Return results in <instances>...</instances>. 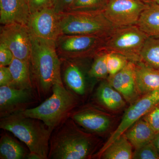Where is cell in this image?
I'll list each match as a JSON object with an SVG mask.
<instances>
[{
    "instance_id": "24",
    "label": "cell",
    "mask_w": 159,
    "mask_h": 159,
    "mask_svg": "<svg viewBox=\"0 0 159 159\" xmlns=\"http://www.w3.org/2000/svg\"><path fill=\"white\" fill-rule=\"evenodd\" d=\"M140 61L159 70V38L148 37L141 51Z\"/></svg>"
},
{
    "instance_id": "19",
    "label": "cell",
    "mask_w": 159,
    "mask_h": 159,
    "mask_svg": "<svg viewBox=\"0 0 159 159\" xmlns=\"http://www.w3.org/2000/svg\"><path fill=\"white\" fill-rule=\"evenodd\" d=\"M156 134L148 122L142 118L134 123L123 134L136 149L152 142Z\"/></svg>"
},
{
    "instance_id": "34",
    "label": "cell",
    "mask_w": 159,
    "mask_h": 159,
    "mask_svg": "<svg viewBox=\"0 0 159 159\" xmlns=\"http://www.w3.org/2000/svg\"><path fill=\"white\" fill-rule=\"evenodd\" d=\"M152 142H153L154 145L156 146L159 152V132L156 134Z\"/></svg>"
},
{
    "instance_id": "17",
    "label": "cell",
    "mask_w": 159,
    "mask_h": 159,
    "mask_svg": "<svg viewBox=\"0 0 159 159\" xmlns=\"http://www.w3.org/2000/svg\"><path fill=\"white\" fill-rule=\"evenodd\" d=\"M135 65L136 80L139 93L144 95L159 90V70L141 61L136 62Z\"/></svg>"
},
{
    "instance_id": "7",
    "label": "cell",
    "mask_w": 159,
    "mask_h": 159,
    "mask_svg": "<svg viewBox=\"0 0 159 159\" xmlns=\"http://www.w3.org/2000/svg\"><path fill=\"white\" fill-rule=\"evenodd\" d=\"M148 37L136 25L118 28L106 39L104 51L118 53L130 61L139 62L141 51Z\"/></svg>"
},
{
    "instance_id": "9",
    "label": "cell",
    "mask_w": 159,
    "mask_h": 159,
    "mask_svg": "<svg viewBox=\"0 0 159 159\" xmlns=\"http://www.w3.org/2000/svg\"><path fill=\"white\" fill-rule=\"evenodd\" d=\"M149 4L139 0H109L103 13L116 28L134 25Z\"/></svg>"
},
{
    "instance_id": "36",
    "label": "cell",
    "mask_w": 159,
    "mask_h": 159,
    "mask_svg": "<svg viewBox=\"0 0 159 159\" xmlns=\"http://www.w3.org/2000/svg\"><path fill=\"white\" fill-rule=\"evenodd\" d=\"M153 2L159 5V0H153Z\"/></svg>"
},
{
    "instance_id": "6",
    "label": "cell",
    "mask_w": 159,
    "mask_h": 159,
    "mask_svg": "<svg viewBox=\"0 0 159 159\" xmlns=\"http://www.w3.org/2000/svg\"><path fill=\"white\" fill-rule=\"evenodd\" d=\"M107 38L93 35L61 34L55 42L61 59H92L104 51Z\"/></svg>"
},
{
    "instance_id": "37",
    "label": "cell",
    "mask_w": 159,
    "mask_h": 159,
    "mask_svg": "<svg viewBox=\"0 0 159 159\" xmlns=\"http://www.w3.org/2000/svg\"><path fill=\"white\" fill-rule=\"evenodd\" d=\"M26 2H27V0H26Z\"/></svg>"
},
{
    "instance_id": "3",
    "label": "cell",
    "mask_w": 159,
    "mask_h": 159,
    "mask_svg": "<svg viewBox=\"0 0 159 159\" xmlns=\"http://www.w3.org/2000/svg\"><path fill=\"white\" fill-rule=\"evenodd\" d=\"M77 125L69 118L52 131L48 159H84L92 155L96 141Z\"/></svg>"
},
{
    "instance_id": "29",
    "label": "cell",
    "mask_w": 159,
    "mask_h": 159,
    "mask_svg": "<svg viewBox=\"0 0 159 159\" xmlns=\"http://www.w3.org/2000/svg\"><path fill=\"white\" fill-rule=\"evenodd\" d=\"M142 118L148 122L156 133L159 132V105L154 107Z\"/></svg>"
},
{
    "instance_id": "8",
    "label": "cell",
    "mask_w": 159,
    "mask_h": 159,
    "mask_svg": "<svg viewBox=\"0 0 159 159\" xmlns=\"http://www.w3.org/2000/svg\"><path fill=\"white\" fill-rule=\"evenodd\" d=\"M126 111L121 122L110 138L97 154L99 156L116 139L122 135L134 123L142 118L157 106L159 105V90L152 91L143 95L135 101Z\"/></svg>"
},
{
    "instance_id": "22",
    "label": "cell",
    "mask_w": 159,
    "mask_h": 159,
    "mask_svg": "<svg viewBox=\"0 0 159 159\" xmlns=\"http://www.w3.org/2000/svg\"><path fill=\"white\" fill-rule=\"evenodd\" d=\"M30 152L17 140L5 132L0 139V159H27Z\"/></svg>"
},
{
    "instance_id": "21",
    "label": "cell",
    "mask_w": 159,
    "mask_h": 159,
    "mask_svg": "<svg viewBox=\"0 0 159 159\" xmlns=\"http://www.w3.org/2000/svg\"><path fill=\"white\" fill-rule=\"evenodd\" d=\"M12 77L10 86L19 89H33L30 64L14 58L9 66Z\"/></svg>"
},
{
    "instance_id": "13",
    "label": "cell",
    "mask_w": 159,
    "mask_h": 159,
    "mask_svg": "<svg viewBox=\"0 0 159 159\" xmlns=\"http://www.w3.org/2000/svg\"><path fill=\"white\" fill-rule=\"evenodd\" d=\"M87 59H61L63 84L66 89L77 97L86 93L87 77H90L89 75L90 67L85 70L84 62Z\"/></svg>"
},
{
    "instance_id": "30",
    "label": "cell",
    "mask_w": 159,
    "mask_h": 159,
    "mask_svg": "<svg viewBox=\"0 0 159 159\" xmlns=\"http://www.w3.org/2000/svg\"><path fill=\"white\" fill-rule=\"evenodd\" d=\"M31 14L43 9L53 8L54 0H27Z\"/></svg>"
},
{
    "instance_id": "4",
    "label": "cell",
    "mask_w": 159,
    "mask_h": 159,
    "mask_svg": "<svg viewBox=\"0 0 159 159\" xmlns=\"http://www.w3.org/2000/svg\"><path fill=\"white\" fill-rule=\"evenodd\" d=\"M78 102V97L66 89L63 84H56L50 97L40 105L21 113L25 116L40 120L53 131L70 118Z\"/></svg>"
},
{
    "instance_id": "32",
    "label": "cell",
    "mask_w": 159,
    "mask_h": 159,
    "mask_svg": "<svg viewBox=\"0 0 159 159\" xmlns=\"http://www.w3.org/2000/svg\"><path fill=\"white\" fill-rule=\"evenodd\" d=\"M12 77L9 66H0V86H10Z\"/></svg>"
},
{
    "instance_id": "18",
    "label": "cell",
    "mask_w": 159,
    "mask_h": 159,
    "mask_svg": "<svg viewBox=\"0 0 159 159\" xmlns=\"http://www.w3.org/2000/svg\"><path fill=\"white\" fill-rule=\"evenodd\" d=\"M96 98L100 105L110 110H119L125 106L122 95L107 80L100 83L96 91Z\"/></svg>"
},
{
    "instance_id": "20",
    "label": "cell",
    "mask_w": 159,
    "mask_h": 159,
    "mask_svg": "<svg viewBox=\"0 0 159 159\" xmlns=\"http://www.w3.org/2000/svg\"><path fill=\"white\" fill-rule=\"evenodd\" d=\"M136 25L149 37L159 38V5L154 2L149 4Z\"/></svg>"
},
{
    "instance_id": "10",
    "label": "cell",
    "mask_w": 159,
    "mask_h": 159,
    "mask_svg": "<svg viewBox=\"0 0 159 159\" xmlns=\"http://www.w3.org/2000/svg\"><path fill=\"white\" fill-rule=\"evenodd\" d=\"M0 43L9 48L15 58L30 64L31 38L26 25L18 23L2 25L0 29Z\"/></svg>"
},
{
    "instance_id": "25",
    "label": "cell",
    "mask_w": 159,
    "mask_h": 159,
    "mask_svg": "<svg viewBox=\"0 0 159 159\" xmlns=\"http://www.w3.org/2000/svg\"><path fill=\"white\" fill-rule=\"evenodd\" d=\"M108 1L109 0H74L66 11L103 12Z\"/></svg>"
},
{
    "instance_id": "27",
    "label": "cell",
    "mask_w": 159,
    "mask_h": 159,
    "mask_svg": "<svg viewBox=\"0 0 159 159\" xmlns=\"http://www.w3.org/2000/svg\"><path fill=\"white\" fill-rule=\"evenodd\" d=\"M129 61L127 57L122 54L107 52V65L109 76H112L121 71L127 65Z\"/></svg>"
},
{
    "instance_id": "15",
    "label": "cell",
    "mask_w": 159,
    "mask_h": 159,
    "mask_svg": "<svg viewBox=\"0 0 159 159\" xmlns=\"http://www.w3.org/2000/svg\"><path fill=\"white\" fill-rule=\"evenodd\" d=\"M70 118L86 130L96 134L105 132L110 125V119L102 112L92 107L75 110Z\"/></svg>"
},
{
    "instance_id": "23",
    "label": "cell",
    "mask_w": 159,
    "mask_h": 159,
    "mask_svg": "<svg viewBox=\"0 0 159 159\" xmlns=\"http://www.w3.org/2000/svg\"><path fill=\"white\" fill-rule=\"evenodd\" d=\"M132 145L124 135L116 139L100 155L105 159H131L133 158Z\"/></svg>"
},
{
    "instance_id": "2",
    "label": "cell",
    "mask_w": 159,
    "mask_h": 159,
    "mask_svg": "<svg viewBox=\"0 0 159 159\" xmlns=\"http://www.w3.org/2000/svg\"><path fill=\"white\" fill-rule=\"evenodd\" d=\"M0 128L25 144L30 152L27 159H48L53 131L40 120L16 113L1 118Z\"/></svg>"
},
{
    "instance_id": "11",
    "label": "cell",
    "mask_w": 159,
    "mask_h": 159,
    "mask_svg": "<svg viewBox=\"0 0 159 159\" xmlns=\"http://www.w3.org/2000/svg\"><path fill=\"white\" fill-rule=\"evenodd\" d=\"M39 101L33 89L0 86V117L21 112Z\"/></svg>"
},
{
    "instance_id": "12",
    "label": "cell",
    "mask_w": 159,
    "mask_h": 159,
    "mask_svg": "<svg viewBox=\"0 0 159 159\" xmlns=\"http://www.w3.org/2000/svg\"><path fill=\"white\" fill-rule=\"evenodd\" d=\"M27 26L32 37L56 42L61 34L59 14L53 8L31 14Z\"/></svg>"
},
{
    "instance_id": "28",
    "label": "cell",
    "mask_w": 159,
    "mask_h": 159,
    "mask_svg": "<svg viewBox=\"0 0 159 159\" xmlns=\"http://www.w3.org/2000/svg\"><path fill=\"white\" fill-rule=\"evenodd\" d=\"M132 159H159V152L152 141L135 149Z\"/></svg>"
},
{
    "instance_id": "31",
    "label": "cell",
    "mask_w": 159,
    "mask_h": 159,
    "mask_svg": "<svg viewBox=\"0 0 159 159\" xmlns=\"http://www.w3.org/2000/svg\"><path fill=\"white\" fill-rule=\"evenodd\" d=\"M14 58L11 50L5 45L0 43V66H9Z\"/></svg>"
},
{
    "instance_id": "5",
    "label": "cell",
    "mask_w": 159,
    "mask_h": 159,
    "mask_svg": "<svg viewBox=\"0 0 159 159\" xmlns=\"http://www.w3.org/2000/svg\"><path fill=\"white\" fill-rule=\"evenodd\" d=\"M59 14L61 34L93 35L107 38L118 28L106 18L103 12L66 11Z\"/></svg>"
},
{
    "instance_id": "14",
    "label": "cell",
    "mask_w": 159,
    "mask_h": 159,
    "mask_svg": "<svg viewBox=\"0 0 159 159\" xmlns=\"http://www.w3.org/2000/svg\"><path fill=\"white\" fill-rule=\"evenodd\" d=\"M135 67V63L129 61L121 71L112 76H108L107 79L125 101L130 104L138 100L140 95L137 87Z\"/></svg>"
},
{
    "instance_id": "26",
    "label": "cell",
    "mask_w": 159,
    "mask_h": 159,
    "mask_svg": "<svg viewBox=\"0 0 159 159\" xmlns=\"http://www.w3.org/2000/svg\"><path fill=\"white\" fill-rule=\"evenodd\" d=\"M107 52L102 51L94 57L89 71V77L94 80L107 79L109 76L107 65Z\"/></svg>"
},
{
    "instance_id": "33",
    "label": "cell",
    "mask_w": 159,
    "mask_h": 159,
    "mask_svg": "<svg viewBox=\"0 0 159 159\" xmlns=\"http://www.w3.org/2000/svg\"><path fill=\"white\" fill-rule=\"evenodd\" d=\"M74 0H54L53 9L57 13L66 11Z\"/></svg>"
},
{
    "instance_id": "16",
    "label": "cell",
    "mask_w": 159,
    "mask_h": 159,
    "mask_svg": "<svg viewBox=\"0 0 159 159\" xmlns=\"http://www.w3.org/2000/svg\"><path fill=\"white\" fill-rule=\"evenodd\" d=\"M31 12L26 0H0V23L27 25Z\"/></svg>"
},
{
    "instance_id": "1",
    "label": "cell",
    "mask_w": 159,
    "mask_h": 159,
    "mask_svg": "<svg viewBox=\"0 0 159 159\" xmlns=\"http://www.w3.org/2000/svg\"><path fill=\"white\" fill-rule=\"evenodd\" d=\"M30 68L33 89L39 101L52 93L56 84H63L61 61L55 42L31 36Z\"/></svg>"
},
{
    "instance_id": "35",
    "label": "cell",
    "mask_w": 159,
    "mask_h": 159,
    "mask_svg": "<svg viewBox=\"0 0 159 159\" xmlns=\"http://www.w3.org/2000/svg\"><path fill=\"white\" fill-rule=\"evenodd\" d=\"M139 1H141V2L148 4L153 2V0H139Z\"/></svg>"
}]
</instances>
